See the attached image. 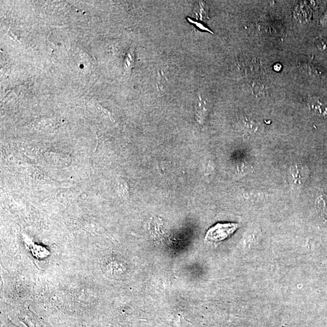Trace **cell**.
Listing matches in <instances>:
<instances>
[{
    "label": "cell",
    "mask_w": 327,
    "mask_h": 327,
    "mask_svg": "<svg viewBox=\"0 0 327 327\" xmlns=\"http://www.w3.org/2000/svg\"><path fill=\"white\" fill-rule=\"evenodd\" d=\"M237 223H218L211 227L206 233L205 240L210 243H219L226 240L238 229Z\"/></svg>",
    "instance_id": "1"
},
{
    "label": "cell",
    "mask_w": 327,
    "mask_h": 327,
    "mask_svg": "<svg viewBox=\"0 0 327 327\" xmlns=\"http://www.w3.org/2000/svg\"><path fill=\"white\" fill-rule=\"evenodd\" d=\"M308 107L311 111L320 117L327 115V101L321 97H312L308 102Z\"/></svg>",
    "instance_id": "2"
},
{
    "label": "cell",
    "mask_w": 327,
    "mask_h": 327,
    "mask_svg": "<svg viewBox=\"0 0 327 327\" xmlns=\"http://www.w3.org/2000/svg\"><path fill=\"white\" fill-rule=\"evenodd\" d=\"M195 13L198 18L205 21L208 18V8L204 2H198L195 7Z\"/></svg>",
    "instance_id": "3"
},
{
    "label": "cell",
    "mask_w": 327,
    "mask_h": 327,
    "mask_svg": "<svg viewBox=\"0 0 327 327\" xmlns=\"http://www.w3.org/2000/svg\"><path fill=\"white\" fill-rule=\"evenodd\" d=\"M187 20H188L189 23L195 26V28L198 29V30L201 31L207 32H208V33L214 34L213 32L210 30V29H209L205 25H204L203 23L198 22V21H195L189 17H187Z\"/></svg>",
    "instance_id": "4"
},
{
    "label": "cell",
    "mask_w": 327,
    "mask_h": 327,
    "mask_svg": "<svg viewBox=\"0 0 327 327\" xmlns=\"http://www.w3.org/2000/svg\"><path fill=\"white\" fill-rule=\"evenodd\" d=\"M319 50L327 52V36L319 39L316 42Z\"/></svg>",
    "instance_id": "5"
},
{
    "label": "cell",
    "mask_w": 327,
    "mask_h": 327,
    "mask_svg": "<svg viewBox=\"0 0 327 327\" xmlns=\"http://www.w3.org/2000/svg\"><path fill=\"white\" fill-rule=\"evenodd\" d=\"M308 7H305V6H303L301 7H300L297 10V14H298L299 17V19L301 18V20H304V15L305 18H308V17H309L310 15V10L309 9H308Z\"/></svg>",
    "instance_id": "6"
},
{
    "label": "cell",
    "mask_w": 327,
    "mask_h": 327,
    "mask_svg": "<svg viewBox=\"0 0 327 327\" xmlns=\"http://www.w3.org/2000/svg\"><path fill=\"white\" fill-rule=\"evenodd\" d=\"M320 23L323 26H327V10L325 13H324V14L322 16V17L320 19Z\"/></svg>",
    "instance_id": "7"
}]
</instances>
